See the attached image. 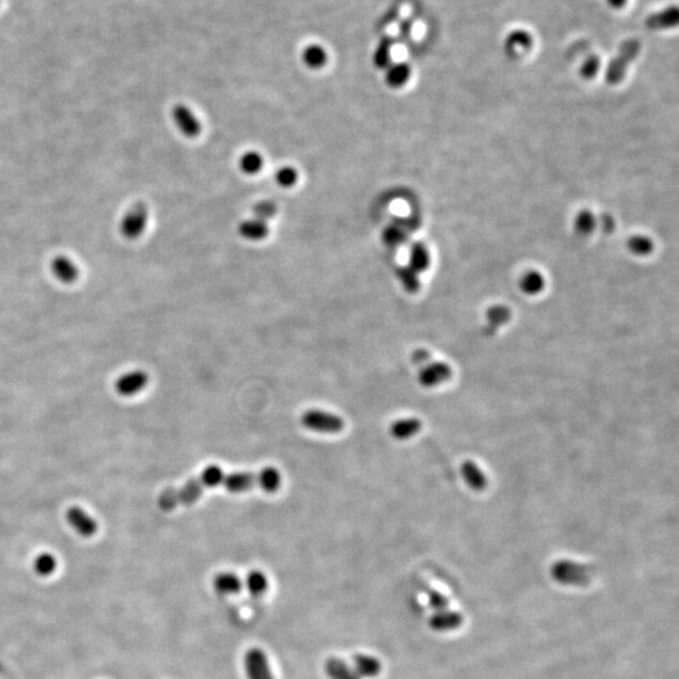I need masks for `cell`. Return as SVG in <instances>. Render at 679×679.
I'll list each match as a JSON object with an SVG mask.
<instances>
[{
    "mask_svg": "<svg viewBox=\"0 0 679 679\" xmlns=\"http://www.w3.org/2000/svg\"><path fill=\"white\" fill-rule=\"evenodd\" d=\"M224 475L225 472L218 464H211L205 467L198 477L187 480L182 487L166 488L164 492L158 496V509L164 512H170L177 509L179 506L195 504L201 497L205 490L220 486Z\"/></svg>",
    "mask_w": 679,
    "mask_h": 679,
    "instance_id": "1",
    "label": "cell"
},
{
    "mask_svg": "<svg viewBox=\"0 0 679 679\" xmlns=\"http://www.w3.org/2000/svg\"><path fill=\"white\" fill-rule=\"evenodd\" d=\"M222 485L229 493L249 492L256 488L266 493H275L281 487L282 475L275 467H266L259 472L225 473Z\"/></svg>",
    "mask_w": 679,
    "mask_h": 679,
    "instance_id": "2",
    "label": "cell"
},
{
    "mask_svg": "<svg viewBox=\"0 0 679 679\" xmlns=\"http://www.w3.org/2000/svg\"><path fill=\"white\" fill-rule=\"evenodd\" d=\"M595 570L578 562L559 561L552 566V578L562 585L585 586L590 584Z\"/></svg>",
    "mask_w": 679,
    "mask_h": 679,
    "instance_id": "3",
    "label": "cell"
},
{
    "mask_svg": "<svg viewBox=\"0 0 679 679\" xmlns=\"http://www.w3.org/2000/svg\"><path fill=\"white\" fill-rule=\"evenodd\" d=\"M301 424L315 433L339 434L345 429V422L341 416L325 410H306L301 416Z\"/></svg>",
    "mask_w": 679,
    "mask_h": 679,
    "instance_id": "4",
    "label": "cell"
},
{
    "mask_svg": "<svg viewBox=\"0 0 679 679\" xmlns=\"http://www.w3.org/2000/svg\"><path fill=\"white\" fill-rule=\"evenodd\" d=\"M639 52H640V43L637 39H629L625 42L621 46L618 56L610 62L606 68L605 72L606 82H609L610 85L621 82L625 76L628 66L637 58Z\"/></svg>",
    "mask_w": 679,
    "mask_h": 679,
    "instance_id": "5",
    "label": "cell"
},
{
    "mask_svg": "<svg viewBox=\"0 0 679 679\" xmlns=\"http://www.w3.org/2000/svg\"><path fill=\"white\" fill-rule=\"evenodd\" d=\"M149 209L145 204H136L130 209L120 224V230L125 238L137 239L147 229Z\"/></svg>",
    "mask_w": 679,
    "mask_h": 679,
    "instance_id": "6",
    "label": "cell"
},
{
    "mask_svg": "<svg viewBox=\"0 0 679 679\" xmlns=\"http://www.w3.org/2000/svg\"><path fill=\"white\" fill-rule=\"evenodd\" d=\"M243 662L248 679H273L268 658L263 650L251 648L244 654Z\"/></svg>",
    "mask_w": 679,
    "mask_h": 679,
    "instance_id": "7",
    "label": "cell"
},
{
    "mask_svg": "<svg viewBox=\"0 0 679 679\" xmlns=\"http://www.w3.org/2000/svg\"><path fill=\"white\" fill-rule=\"evenodd\" d=\"M149 381H150V376L147 371L134 370L121 375L115 384V389L118 395L130 398L142 392L147 387Z\"/></svg>",
    "mask_w": 679,
    "mask_h": 679,
    "instance_id": "8",
    "label": "cell"
},
{
    "mask_svg": "<svg viewBox=\"0 0 679 679\" xmlns=\"http://www.w3.org/2000/svg\"><path fill=\"white\" fill-rule=\"evenodd\" d=\"M171 116H173V120L175 123L176 127L182 131V135L190 137V139L198 137L200 135L201 123L187 106L182 105V104L174 106Z\"/></svg>",
    "mask_w": 679,
    "mask_h": 679,
    "instance_id": "9",
    "label": "cell"
},
{
    "mask_svg": "<svg viewBox=\"0 0 679 679\" xmlns=\"http://www.w3.org/2000/svg\"><path fill=\"white\" fill-rule=\"evenodd\" d=\"M66 517L72 528L83 537H92L99 530V525L94 521V517H91L85 509L78 506L70 507Z\"/></svg>",
    "mask_w": 679,
    "mask_h": 679,
    "instance_id": "10",
    "label": "cell"
},
{
    "mask_svg": "<svg viewBox=\"0 0 679 679\" xmlns=\"http://www.w3.org/2000/svg\"><path fill=\"white\" fill-rule=\"evenodd\" d=\"M451 369L445 363H428L419 374V382L423 387H433L451 378Z\"/></svg>",
    "mask_w": 679,
    "mask_h": 679,
    "instance_id": "11",
    "label": "cell"
},
{
    "mask_svg": "<svg viewBox=\"0 0 679 679\" xmlns=\"http://www.w3.org/2000/svg\"><path fill=\"white\" fill-rule=\"evenodd\" d=\"M463 624V615L453 610H440L435 611L430 619L429 625L435 632H451Z\"/></svg>",
    "mask_w": 679,
    "mask_h": 679,
    "instance_id": "12",
    "label": "cell"
},
{
    "mask_svg": "<svg viewBox=\"0 0 679 679\" xmlns=\"http://www.w3.org/2000/svg\"><path fill=\"white\" fill-rule=\"evenodd\" d=\"M678 19V8L675 6H668L661 12L650 14L649 17L645 19V25L652 30H669L677 27Z\"/></svg>",
    "mask_w": 679,
    "mask_h": 679,
    "instance_id": "13",
    "label": "cell"
},
{
    "mask_svg": "<svg viewBox=\"0 0 679 679\" xmlns=\"http://www.w3.org/2000/svg\"><path fill=\"white\" fill-rule=\"evenodd\" d=\"M51 270L54 277L63 283H73L78 280L80 275L77 264L65 256L54 258L51 263Z\"/></svg>",
    "mask_w": 679,
    "mask_h": 679,
    "instance_id": "14",
    "label": "cell"
},
{
    "mask_svg": "<svg viewBox=\"0 0 679 679\" xmlns=\"http://www.w3.org/2000/svg\"><path fill=\"white\" fill-rule=\"evenodd\" d=\"M354 672L360 678H375L381 673V663L375 656L357 654L352 659Z\"/></svg>",
    "mask_w": 679,
    "mask_h": 679,
    "instance_id": "15",
    "label": "cell"
},
{
    "mask_svg": "<svg viewBox=\"0 0 679 679\" xmlns=\"http://www.w3.org/2000/svg\"><path fill=\"white\" fill-rule=\"evenodd\" d=\"M213 587L222 595H235L242 592L243 583L235 573H220L214 576Z\"/></svg>",
    "mask_w": 679,
    "mask_h": 679,
    "instance_id": "16",
    "label": "cell"
},
{
    "mask_svg": "<svg viewBox=\"0 0 679 679\" xmlns=\"http://www.w3.org/2000/svg\"><path fill=\"white\" fill-rule=\"evenodd\" d=\"M422 430V422L416 418H405L392 424L390 434L395 440H410Z\"/></svg>",
    "mask_w": 679,
    "mask_h": 679,
    "instance_id": "17",
    "label": "cell"
},
{
    "mask_svg": "<svg viewBox=\"0 0 679 679\" xmlns=\"http://www.w3.org/2000/svg\"><path fill=\"white\" fill-rule=\"evenodd\" d=\"M239 235L248 240H262L270 235V227L267 222L261 219H248L239 224Z\"/></svg>",
    "mask_w": 679,
    "mask_h": 679,
    "instance_id": "18",
    "label": "cell"
},
{
    "mask_svg": "<svg viewBox=\"0 0 679 679\" xmlns=\"http://www.w3.org/2000/svg\"><path fill=\"white\" fill-rule=\"evenodd\" d=\"M385 72V82L387 86L392 88H400L404 86L405 83L409 81L411 75V68L408 63L399 62V63H392L387 67Z\"/></svg>",
    "mask_w": 679,
    "mask_h": 679,
    "instance_id": "19",
    "label": "cell"
},
{
    "mask_svg": "<svg viewBox=\"0 0 679 679\" xmlns=\"http://www.w3.org/2000/svg\"><path fill=\"white\" fill-rule=\"evenodd\" d=\"M462 475L466 483L475 491H483L487 486V478L482 469L475 462L467 461L462 464Z\"/></svg>",
    "mask_w": 679,
    "mask_h": 679,
    "instance_id": "20",
    "label": "cell"
},
{
    "mask_svg": "<svg viewBox=\"0 0 679 679\" xmlns=\"http://www.w3.org/2000/svg\"><path fill=\"white\" fill-rule=\"evenodd\" d=\"M302 61L311 70H321L328 63V52L320 44H310L302 52Z\"/></svg>",
    "mask_w": 679,
    "mask_h": 679,
    "instance_id": "21",
    "label": "cell"
},
{
    "mask_svg": "<svg viewBox=\"0 0 679 679\" xmlns=\"http://www.w3.org/2000/svg\"><path fill=\"white\" fill-rule=\"evenodd\" d=\"M392 46H394V41L392 37L385 35L381 38L375 48L374 56H373V62L376 68L387 70V67L392 65Z\"/></svg>",
    "mask_w": 679,
    "mask_h": 679,
    "instance_id": "22",
    "label": "cell"
},
{
    "mask_svg": "<svg viewBox=\"0 0 679 679\" xmlns=\"http://www.w3.org/2000/svg\"><path fill=\"white\" fill-rule=\"evenodd\" d=\"M325 672L330 679H361L342 659L334 656L325 662Z\"/></svg>",
    "mask_w": 679,
    "mask_h": 679,
    "instance_id": "23",
    "label": "cell"
},
{
    "mask_svg": "<svg viewBox=\"0 0 679 679\" xmlns=\"http://www.w3.org/2000/svg\"><path fill=\"white\" fill-rule=\"evenodd\" d=\"M429 264H430V256L428 252L427 247L421 242L413 243L410 247L409 267L418 273H421L429 268Z\"/></svg>",
    "mask_w": 679,
    "mask_h": 679,
    "instance_id": "24",
    "label": "cell"
},
{
    "mask_svg": "<svg viewBox=\"0 0 679 679\" xmlns=\"http://www.w3.org/2000/svg\"><path fill=\"white\" fill-rule=\"evenodd\" d=\"M246 587L251 595L259 597L268 590V579L262 571L253 570L247 575Z\"/></svg>",
    "mask_w": 679,
    "mask_h": 679,
    "instance_id": "25",
    "label": "cell"
},
{
    "mask_svg": "<svg viewBox=\"0 0 679 679\" xmlns=\"http://www.w3.org/2000/svg\"><path fill=\"white\" fill-rule=\"evenodd\" d=\"M418 275L419 273L409 266H403L397 270L399 281L403 285L405 291L409 293H416L421 289V280Z\"/></svg>",
    "mask_w": 679,
    "mask_h": 679,
    "instance_id": "26",
    "label": "cell"
},
{
    "mask_svg": "<svg viewBox=\"0 0 679 679\" xmlns=\"http://www.w3.org/2000/svg\"><path fill=\"white\" fill-rule=\"evenodd\" d=\"M263 158L257 151H247L242 155L239 168L247 175H254L263 169Z\"/></svg>",
    "mask_w": 679,
    "mask_h": 679,
    "instance_id": "27",
    "label": "cell"
},
{
    "mask_svg": "<svg viewBox=\"0 0 679 679\" xmlns=\"http://www.w3.org/2000/svg\"><path fill=\"white\" fill-rule=\"evenodd\" d=\"M531 43H532L531 35L526 32H523V30H516V32L509 35L507 42H506V46H507L509 52L516 53L517 49H518V52L530 49Z\"/></svg>",
    "mask_w": 679,
    "mask_h": 679,
    "instance_id": "28",
    "label": "cell"
},
{
    "mask_svg": "<svg viewBox=\"0 0 679 679\" xmlns=\"http://www.w3.org/2000/svg\"><path fill=\"white\" fill-rule=\"evenodd\" d=\"M544 277L536 270L528 272L521 280V289L526 294H537L544 289Z\"/></svg>",
    "mask_w": 679,
    "mask_h": 679,
    "instance_id": "29",
    "label": "cell"
},
{
    "mask_svg": "<svg viewBox=\"0 0 679 679\" xmlns=\"http://www.w3.org/2000/svg\"><path fill=\"white\" fill-rule=\"evenodd\" d=\"M33 568H35V573L39 576H49L56 571L57 560H56V557L53 556L52 554L43 552L41 555L35 557Z\"/></svg>",
    "mask_w": 679,
    "mask_h": 679,
    "instance_id": "30",
    "label": "cell"
},
{
    "mask_svg": "<svg viewBox=\"0 0 679 679\" xmlns=\"http://www.w3.org/2000/svg\"><path fill=\"white\" fill-rule=\"evenodd\" d=\"M406 235L404 230L398 225H390L384 230L382 240L387 247H399L404 243Z\"/></svg>",
    "mask_w": 679,
    "mask_h": 679,
    "instance_id": "31",
    "label": "cell"
},
{
    "mask_svg": "<svg viewBox=\"0 0 679 679\" xmlns=\"http://www.w3.org/2000/svg\"><path fill=\"white\" fill-rule=\"evenodd\" d=\"M628 247L634 254H638V256H647L653 251L652 240L643 235L633 237L632 239L628 242Z\"/></svg>",
    "mask_w": 679,
    "mask_h": 679,
    "instance_id": "32",
    "label": "cell"
},
{
    "mask_svg": "<svg viewBox=\"0 0 679 679\" xmlns=\"http://www.w3.org/2000/svg\"><path fill=\"white\" fill-rule=\"evenodd\" d=\"M275 179L282 187H292L299 180V173L291 166H285L275 173Z\"/></svg>",
    "mask_w": 679,
    "mask_h": 679,
    "instance_id": "33",
    "label": "cell"
},
{
    "mask_svg": "<svg viewBox=\"0 0 679 679\" xmlns=\"http://www.w3.org/2000/svg\"><path fill=\"white\" fill-rule=\"evenodd\" d=\"M575 228L580 235H589L595 228V218L590 211H584L575 219Z\"/></svg>",
    "mask_w": 679,
    "mask_h": 679,
    "instance_id": "34",
    "label": "cell"
},
{
    "mask_svg": "<svg viewBox=\"0 0 679 679\" xmlns=\"http://www.w3.org/2000/svg\"><path fill=\"white\" fill-rule=\"evenodd\" d=\"M253 211H254V217L263 220V222H267V220H270L275 217V213H277V205L272 201L266 200V201H261V203L254 205Z\"/></svg>",
    "mask_w": 679,
    "mask_h": 679,
    "instance_id": "35",
    "label": "cell"
},
{
    "mask_svg": "<svg viewBox=\"0 0 679 679\" xmlns=\"http://www.w3.org/2000/svg\"><path fill=\"white\" fill-rule=\"evenodd\" d=\"M509 317H511L509 310L506 309L504 306H494L493 309L487 312V318L492 326L504 325V323L509 321Z\"/></svg>",
    "mask_w": 679,
    "mask_h": 679,
    "instance_id": "36",
    "label": "cell"
},
{
    "mask_svg": "<svg viewBox=\"0 0 679 679\" xmlns=\"http://www.w3.org/2000/svg\"><path fill=\"white\" fill-rule=\"evenodd\" d=\"M427 595L428 599H429V605L433 608L435 611H440V610H444L448 608L449 605V600L448 597L443 595L442 592H437L434 589H428L427 587Z\"/></svg>",
    "mask_w": 679,
    "mask_h": 679,
    "instance_id": "37",
    "label": "cell"
},
{
    "mask_svg": "<svg viewBox=\"0 0 679 679\" xmlns=\"http://www.w3.org/2000/svg\"><path fill=\"white\" fill-rule=\"evenodd\" d=\"M600 70V58L597 56H592L586 59L581 67V75L586 80H592L597 76V70Z\"/></svg>",
    "mask_w": 679,
    "mask_h": 679,
    "instance_id": "38",
    "label": "cell"
},
{
    "mask_svg": "<svg viewBox=\"0 0 679 679\" xmlns=\"http://www.w3.org/2000/svg\"><path fill=\"white\" fill-rule=\"evenodd\" d=\"M429 352L425 351V350H418V351L413 355V360L416 363H423L424 361H428L429 360Z\"/></svg>",
    "mask_w": 679,
    "mask_h": 679,
    "instance_id": "39",
    "label": "cell"
},
{
    "mask_svg": "<svg viewBox=\"0 0 679 679\" xmlns=\"http://www.w3.org/2000/svg\"><path fill=\"white\" fill-rule=\"evenodd\" d=\"M410 30H411V20L408 19V20L403 22L401 27H400V35L406 37V35H409Z\"/></svg>",
    "mask_w": 679,
    "mask_h": 679,
    "instance_id": "40",
    "label": "cell"
},
{
    "mask_svg": "<svg viewBox=\"0 0 679 679\" xmlns=\"http://www.w3.org/2000/svg\"><path fill=\"white\" fill-rule=\"evenodd\" d=\"M608 4L614 9H621L627 4V0H606Z\"/></svg>",
    "mask_w": 679,
    "mask_h": 679,
    "instance_id": "41",
    "label": "cell"
},
{
    "mask_svg": "<svg viewBox=\"0 0 679 679\" xmlns=\"http://www.w3.org/2000/svg\"><path fill=\"white\" fill-rule=\"evenodd\" d=\"M603 222H604V227L606 228V230H611V229H613V227H614V224H613V222H611V218L605 217L603 219Z\"/></svg>",
    "mask_w": 679,
    "mask_h": 679,
    "instance_id": "42",
    "label": "cell"
}]
</instances>
